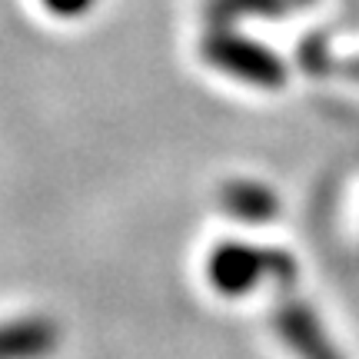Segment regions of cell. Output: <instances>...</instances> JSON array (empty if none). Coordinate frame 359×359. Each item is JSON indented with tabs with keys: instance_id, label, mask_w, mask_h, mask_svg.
<instances>
[{
	"instance_id": "cell-1",
	"label": "cell",
	"mask_w": 359,
	"mask_h": 359,
	"mask_svg": "<svg viewBox=\"0 0 359 359\" xmlns=\"http://www.w3.org/2000/svg\"><path fill=\"white\" fill-rule=\"evenodd\" d=\"M206 276L219 296H246L253 286L273 276V280L290 283L296 276L293 257L280 250H259L246 243H223L210 253Z\"/></svg>"
},
{
	"instance_id": "cell-2",
	"label": "cell",
	"mask_w": 359,
	"mask_h": 359,
	"mask_svg": "<svg viewBox=\"0 0 359 359\" xmlns=\"http://www.w3.org/2000/svg\"><path fill=\"white\" fill-rule=\"evenodd\" d=\"M203 57L213 67H219L223 74H233L243 83L253 87H283L286 80V67L280 64V57H273L266 47H259L253 40H243L230 34L226 27H217L203 43Z\"/></svg>"
},
{
	"instance_id": "cell-3",
	"label": "cell",
	"mask_w": 359,
	"mask_h": 359,
	"mask_svg": "<svg viewBox=\"0 0 359 359\" xmlns=\"http://www.w3.org/2000/svg\"><path fill=\"white\" fill-rule=\"evenodd\" d=\"M276 333L286 339V346L296 353V359H343L336 346L326 339L316 313L303 303H286L276 309Z\"/></svg>"
},
{
	"instance_id": "cell-4",
	"label": "cell",
	"mask_w": 359,
	"mask_h": 359,
	"mask_svg": "<svg viewBox=\"0 0 359 359\" xmlns=\"http://www.w3.org/2000/svg\"><path fill=\"white\" fill-rule=\"evenodd\" d=\"M219 203L240 223H269V219L276 217V210H280L276 193L269 190V187H263V183H250V180L226 183L223 193H219Z\"/></svg>"
},
{
	"instance_id": "cell-5",
	"label": "cell",
	"mask_w": 359,
	"mask_h": 359,
	"mask_svg": "<svg viewBox=\"0 0 359 359\" xmlns=\"http://www.w3.org/2000/svg\"><path fill=\"white\" fill-rule=\"evenodd\" d=\"M57 346V326L47 320H20L0 326V359H37Z\"/></svg>"
},
{
	"instance_id": "cell-6",
	"label": "cell",
	"mask_w": 359,
	"mask_h": 359,
	"mask_svg": "<svg viewBox=\"0 0 359 359\" xmlns=\"http://www.w3.org/2000/svg\"><path fill=\"white\" fill-rule=\"evenodd\" d=\"M280 7V0H213L210 13H213L217 27H226L240 13H276Z\"/></svg>"
},
{
	"instance_id": "cell-7",
	"label": "cell",
	"mask_w": 359,
	"mask_h": 359,
	"mask_svg": "<svg viewBox=\"0 0 359 359\" xmlns=\"http://www.w3.org/2000/svg\"><path fill=\"white\" fill-rule=\"evenodd\" d=\"M40 4L50 13H57V17H83L97 0H40Z\"/></svg>"
}]
</instances>
